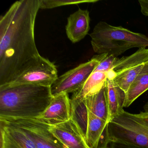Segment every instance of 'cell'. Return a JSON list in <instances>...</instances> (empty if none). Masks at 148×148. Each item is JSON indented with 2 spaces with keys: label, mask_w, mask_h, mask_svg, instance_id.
I'll return each instance as SVG.
<instances>
[{
  "label": "cell",
  "mask_w": 148,
  "mask_h": 148,
  "mask_svg": "<svg viewBox=\"0 0 148 148\" xmlns=\"http://www.w3.org/2000/svg\"><path fill=\"white\" fill-rule=\"evenodd\" d=\"M86 131V142L90 148H99V143L104 133L106 132L109 123L87 112Z\"/></svg>",
  "instance_id": "15"
},
{
  "label": "cell",
  "mask_w": 148,
  "mask_h": 148,
  "mask_svg": "<svg viewBox=\"0 0 148 148\" xmlns=\"http://www.w3.org/2000/svg\"><path fill=\"white\" fill-rule=\"evenodd\" d=\"M108 73L93 72L83 86L73 94L71 99V105H77L83 102L86 97L101 90L106 83Z\"/></svg>",
  "instance_id": "14"
},
{
  "label": "cell",
  "mask_w": 148,
  "mask_h": 148,
  "mask_svg": "<svg viewBox=\"0 0 148 148\" xmlns=\"http://www.w3.org/2000/svg\"><path fill=\"white\" fill-rule=\"evenodd\" d=\"M39 0H20L0 17V86L9 84L38 62L34 37Z\"/></svg>",
  "instance_id": "1"
},
{
  "label": "cell",
  "mask_w": 148,
  "mask_h": 148,
  "mask_svg": "<svg viewBox=\"0 0 148 148\" xmlns=\"http://www.w3.org/2000/svg\"><path fill=\"white\" fill-rule=\"evenodd\" d=\"M93 51L98 54L107 53L116 58L132 48H147L148 37L121 26L101 21L90 34Z\"/></svg>",
  "instance_id": "3"
},
{
  "label": "cell",
  "mask_w": 148,
  "mask_h": 148,
  "mask_svg": "<svg viewBox=\"0 0 148 148\" xmlns=\"http://www.w3.org/2000/svg\"><path fill=\"white\" fill-rule=\"evenodd\" d=\"M58 73L54 64L41 56L37 63L22 73L15 80L3 86L32 84L51 87L58 79Z\"/></svg>",
  "instance_id": "8"
},
{
  "label": "cell",
  "mask_w": 148,
  "mask_h": 148,
  "mask_svg": "<svg viewBox=\"0 0 148 148\" xmlns=\"http://www.w3.org/2000/svg\"><path fill=\"white\" fill-rule=\"evenodd\" d=\"M82 102L87 112L108 123L110 122L106 83L101 90L87 97Z\"/></svg>",
  "instance_id": "13"
},
{
  "label": "cell",
  "mask_w": 148,
  "mask_h": 148,
  "mask_svg": "<svg viewBox=\"0 0 148 148\" xmlns=\"http://www.w3.org/2000/svg\"><path fill=\"white\" fill-rule=\"evenodd\" d=\"M53 98L51 87L32 84L0 86V119L38 118Z\"/></svg>",
  "instance_id": "2"
},
{
  "label": "cell",
  "mask_w": 148,
  "mask_h": 148,
  "mask_svg": "<svg viewBox=\"0 0 148 148\" xmlns=\"http://www.w3.org/2000/svg\"><path fill=\"white\" fill-rule=\"evenodd\" d=\"M143 109L144 112L148 114V102H147L144 106Z\"/></svg>",
  "instance_id": "21"
},
{
  "label": "cell",
  "mask_w": 148,
  "mask_h": 148,
  "mask_svg": "<svg viewBox=\"0 0 148 148\" xmlns=\"http://www.w3.org/2000/svg\"><path fill=\"white\" fill-rule=\"evenodd\" d=\"M71 99L67 93L53 97L46 110L38 119L50 125H55L70 120L72 117Z\"/></svg>",
  "instance_id": "10"
},
{
  "label": "cell",
  "mask_w": 148,
  "mask_h": 148,
  "mask_svg": "<svg viewBox=\"0 0 148 148\" xmlns=\"http://www.w3.org/2000/svg\"><path fill=\"white\" fill-rule=\"evenodd\" d=\"M148 90V63L132 82L126 93L124 107L130 106L138 98Z\"/></svg>",
  "instance_id": "17"
},
{
  "label": "cell",
  "mask_w": 148,
  "mask_h": 148,
  "mask_svg": "<svg viewBox=\"0 0 148 148\" xmlns=\"http://www.w3.org/2000/svg\"><path fill=\"white\" fill-rule=\"evenodd\" d=\"M99 62L94 72L108 73L112 68L117 58L107 53L99 54Z\"/></svg>",
  "instance_id": "19"
},
{
  "label": "cell",
  "mask_w": 148,
  "mask_h": 148,
  "mask_svg": "<svg viewBox=\"0 0 148 148\" xmlns=\"http://www.w3.org/2000/svg\"><path fill=\"white\" fill-rule=\"evenodd\" d=\"M49 125L50 131L66 148H90L84 131L73 117L64 123Z\"/></svg>",
  "instance_id": "9"
},
{
  "label": "cell",
  "mask_w": 148,
  "mask_h": 148,
  "mask_svg": "<svg viewBox=\"0 0 148 148\" xmlns=\"http://www.w3.org/2000/svg\"><path fill=\"white\" fill-rule=\"evenodd\" d=\"M148 63V48H139L130 56L117 58L108 77L125 92L140 72L144 66Z\"/></svg>",
  "instance_id": "5"
},
{
  "label": "cell",
  "mask_w": 148,
  "mask_h": 148,
  "mask_svg": "<svg viewBox=\"0 0 148 148\" xmlns=\"http://www.w3.org/2000/svg\"><path fill=\"white\" fill-rule=\"evenodd\" d=\"M106 84L111 121L124 110V105L126 98V92L115 84L110 78H107Z\"/></svg>",
  "instance_id": "16"
},
{
  "label": "cell",
  "mask_w": 148,
  "mask_h": 148,
  "mask_svg": "<svg viewBox=\"0 0 148 148\" xmlns=\"http://www.w3.org/2000/svg\"><path fill=\"white\" fill-rule=\"evenodd\" d=\"M97 0H39L40 9H52L68 5L94 3Z\"/></svg>",
  "instance_id": "18"
},
{
  "label": "cell",
  "mask_w": 148,
  "mask_h": 148,
  "mask_svg": "<svg viewBox=\"0 0 148 148\" xmlns=\"http://www.w3.org/2000/svg\"><path fill=\"white\" fill-rule=\"evenodd\" d=\"M106 137L110 143L148 148V114L132 113L124 110L107 125Z\"/></svg>",
  "instance_id": "4"
},
{
  "label": "cell",
  "mask_w": 148,
  "mask_h": 148,
  "mask_svg": "<svg viewBox=\"0 0 148 148\" xmlns=\"http://www.w3.org/2000/svg\"><path fill=\"white\" fill-rule=\"evenodd\" d=\"M99 62V55L58 77L51 86L53 97L63 93H74L86 82Z\"/></svg>",
  "instance_id": "6"
},
{
  "label": "cell",
  "mask_w": 148,
  "mask_h": 148,
  "mask_svg": "<svg viewBox=\"0 0 148 148\" xmlns=\"http://www.w3.org/2000/svg\"><path fill=\"white\" fill-rule=\"evenodd\" d=\"M90 21L89 11L80 8L67 18L66 32L67 38L73 43L79 42L88 34Z\"/></svg>",
  "instance_id": "12"
},
{
  "label": "cell",
  "mask_w": 148,
  "mask_h": 148,
  "mask_svg": "<svg viewBox=\"0 0 148 148\" xmlns=\"http://www.w3.org/2000/svg\"><path fill=\"white\" fill-rule=\"evenodd\" d=\"M11 122L27 133L36 148H66L49 130V125L37 118L0 119Z\"/></svg>",
  "instance_id": "7"
},
{
  "label": "cell",
  "mask_w": 148,
  "mask_h": 148,
  "mask_svg": "<svg viewBox=\"0 0 148 148\" xmlns=\"http://www.w3.org/2000/svg\"><path fill=\"white\" fill-rule=\"evenodd\" d=\"M107 148H148L138 147L130 145L119 143H110L107 145Z\"/></svg>",
  "instance_id": "20"
},
{
  "label": "cell",
  "mask_w": 148,
  "mask_h": 148,
  "mask_svg": "<svg viewBox=\"0 0 148 148\" xmlns=\"http://www.w3.org/2000/svg\"><path fill=\"white\" fill-rule=\"evenodd\" d=\"M1 148H36L24 130L5 120L0 119Z\"/></svg>",
  "instance_id": "11"
}]
</instances>
